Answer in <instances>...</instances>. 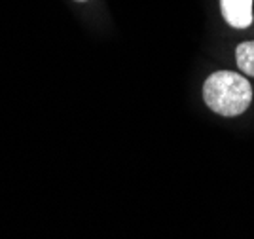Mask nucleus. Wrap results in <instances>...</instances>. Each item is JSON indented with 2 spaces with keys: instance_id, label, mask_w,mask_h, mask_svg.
Instances as JSON below:
<instances>
[{
  "instance_id": "2",
  "label": "nucleus",
  "mask_w": 254,
  "mask_h": 239,
  "mask_svg": "<svg viewBox=\"0 0 254 239\" xmlns=\"http://www.w3.org/2000/svg\"><path fill=\"white\" fill-rule=\"evenodd\" d=\"M222 17L235 29H247L253 23V0H220Z\"/></svg>"
},
{
  "instance_id": "4",
  "label": "nucleus",
  "mask_w": 254,
  "mask_h": 239,
  "mask_svg": "<svg viewBox=\"0 0 254 239\" xmlns=\"http://www.w3.org/2000/svg\"><path fill=\"white\" fill-rule=\"evenodd\" d=\"M76 2H85V0H76Z\"/></svg>"
},
{
  "instance_id": "1",
  "label": "nucleus",
  "mask_w": 254,
  "mask_h": 239,
  "mask_svg": "<svg viewBox=\"0 0 254 239\" xmlns=\"http://www.w3.org/2000/svg\"><path fill=\"white\" fill-rule=\"evenodd\" d=\"M203 99L216 114L239 116L251 106L253 87L241 74L218 71L207 78L203 85Z\"/></svg>"
},
{
  "instance_id": "3",
  "label": "nucleus",
  "mask_w": 254,
  "mask_h": 239,
  "mask_svg": "<svg viewBox=\"0 0 254 239\" xmlns=\"http://www.w3.org/2000/svg\"><path fill=\"white\" fill-rule=\"evenodd\" d=\"M237 67L249 76H254V42H243L235 50Z\"/></svg>"
}]
</instances>
